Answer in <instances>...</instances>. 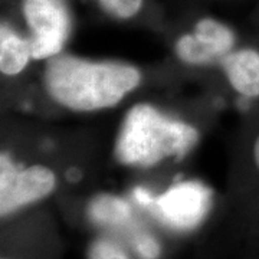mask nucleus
Listing matches in <instances>:
<instances>
[{"label":"nucleus","mask_w":259,"mask_h":259,"mask_svg":"<svg viewBox=\"0 0 259 259\" xmlns=\"http://www.w3.org/2000/svg\"><path fill=\"white\" fill-rule=\"evenodd\" d=\"M225 74L235 91L242 97H259V52L241 49L229 52L222 59Z\"/></svg>","instance_id":"0eeeda50"},{"label":"nucleus","mask_w":259,"mask_h":259,"mask_svg":"<svg viewBox=\"0 0 259 259\" xmlns=\"http://www.w3.org/2000/svg\"><path fill=\"white\" fill-rule=\"evenodd\" d=\"M23 15L30 30L32 58L42 61L58 55L71 30L64 0H23Z\"/></svg>","instance_id":"7ed1b4c3"},{"label":"nucleus","mask_w":259,"mask_h":259,"mask_svg":"<svg viewBox=\"0 0 259 259\" xmlns=\"http://www.w3.org/2000/svg\"><path fill=\"white\" fill-rule=\"evenodd\" d=\"M2 259H9V258H2Z\"/></svg>","instance_id":"2eb2a0df"},{"label":"nucleus","mask_w":259,"mask_h":259,"mask_svg":"<svg viewBox=\"0 0 259 259\" xmlns=\"http://www.w3.org/2000/svg\"><path fill=\"white\" fill-rule=\"evenodd\" d=\"M88 259H128L120 246L108 239H97L88 248Z\"/></svg>","instance_id":"9b49d317"},{"label":"nucleus","mask_w":259,"mask_h":259,"mask_svg":"<svg viewBox=\"0 0 259 259\" xmlns=\"http://www.w3.org/2000/svg\"><path fill=\"white\" fill-rule=\"evenodd\" d=\"M55 173L45 166L23 168L3 153L0 157V214L9 216L26 204L37 202L54 192Z\"/></svg>","instance_id":"20e7f679"},{"label":"nucleus","mask_w":259,"mask_h":259,"mask_svg":"<svg viewBox=\"0 0 259 259\" xmlns=\"http://www.w3.org/2000/svg\"><path fill=\"white\" fill-rule=\"evenodd\" d=\"M32 58L29 39L18 35L9 25L0 28V69L5 75L20 74Z\"/></svg>","instance_id":"6e6552de"},{"label":"nucleus","mask_w":259,"mask_h":259,"mask_svg":"<svg viewBox=\"0 0 259 259\" xmlns=\"http://www.w3.org/2000/svg\"><path fill=\"white\" fill-rule=\"evenodd\" d=\"M98 3L108 15L117 19L133 18L143 6V0H98Z\"/></svg>","instance_id":"9d476101"},{"label":"nucleus","mask_w":259,"mask_h":259,"mask_svg":"<svg viewBox=\"0 0 259 259\" xmlns=\"http://www.w3.org/2000/svg\"><path fill=\"white\" fill-rule=\"evenodd\" d=\"M235 35L231 29L214 19L199 20L193 33L183 35L177 40V56L190 65H209L222 61L232 52Z\"/></svg>","instance_id":"423d86ee"},{"label":"nucleus","mask_w":259,"mask_h":259,"mask_svg":"<svg viewBox=\"0 0 259 259\" xmlns=\"http://www.w3.org/2000/svg\"><path fill=\"white\" fill-rule=\"evenodd\" d=\"M134 199H136L137 203H140L141 206H147V207H151L153 203H154V197L150 194L148 190L143 189V187H136L134 189Z\"/></svg>","instance_id":"ddd939ff"},{"label":"nucleus","mask_w":259,"mask_h":259,"mask_svg":"<svg viewBox=\"0 0 259 259\" xmlns=\"http://www.w3.org/2000/svg\"><path fill=\"white\" fill-rule=\"evenodd\" d=\"M90 221L97 225L114 226L127 222L131 218V206L127 200L114 194H98L87 207Z\"/></svg>","instance_id":"1a4fd4ad"},{"label":"nucleus","mask_w":259,"mask_h":259,"mask_svg":"<svg viewBox=\"0 0 259 259\" xmlns=\"http://www.w3.org/2000/svg\"><path fill=\"white\" fill-rule=\"evenodd\" d=\"M136 249L143 259H157L160 255V245L150 235H141L137 238Z\"/></svg>","instance_id":"f8f14e48"},{"label":"nucleus","mask_w":259,"mask_h":259,"mask_svg":"<svg viewBox=\"0 0 259 259\" xmlns=\"http://www.w3.org/2000/svg\"><path fill=\"white\" fill-rule=\"evenodd\" d=\"M253 158H255V163H256V167L259 168V136L256 141H255V146H253Z\"/></svg>","instance_id":"4468645a"},{"label":"nucleus","mask_w":259,"mask_h":259,"mask_svg":"<svg viewBox=\"0 0 259 259\" xmlns=\"http://www.w3.org/2000/svg\"><path fill=\"white\" fill-rule=\"evenodd\" d=\"M197 139L192 125L170 118L148 104H139L122 121L115 156L127 166L150 167L168 157L180 160Z\"/></svg>","instance_id":"f03ea898"},{"label":"nucleus","mask_w":259,"mask_h":259,"mask_svg":"<svg viewBox=\"0 0 259 259\" xmlns=\"http://www.w3.org/2000/svg\"><path fill=\"white\" fill-rule=\"evenodd\" d=\"M210 190L199 182H183L171 186L154 199L151 209L170 226L192 229L202 222L210 206Z\"/></svg>","instance_id":"39448f33"},{"label":"nucleus","mask_w":259,"mask_h":259,"mask_svg":"<svg viewBox=\"0 0 259 259\" xmlns=\"http://www.w3.org/2000/svg\"><path fill=\"white\" fill-rule=\"evenodd\" d=\"M141 81L139 69L118 62H91L76 56L48 61L45 85L58 104L74 111H97L117 105Z\"/></svg>","instance_id":"f257e3e1"}]
</instances>
